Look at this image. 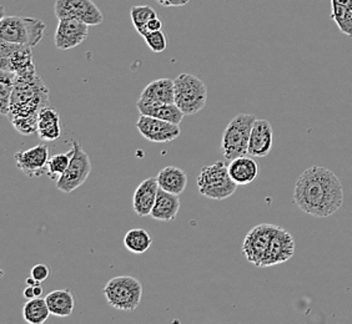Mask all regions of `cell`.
Wrapping results in <instances>:
<instances>
[{
	"instance_id": "cell-1",
	"label": "cell",
	"mask_w": 352,
	"mask_h": 324,
	"mask_svg": "<svg viewBox=\"0 0 352 324\" xmlns=\"http://www.w3.org/2000/svg\"><path fill=\"white\" fill-rule=\"evenodd\" d=\"M292 200L307 215L325 218L338 212L344 203L342 183L330 170L312 166L298 177Z\"/></svg>"
},
{
	"instance_id": "cell-2",
	"label": "cell",
	"mask_w": 352,
	"mask_h": 324,
	"mask_svg": "<svg viewBox=\"0 0 352 324\" xmlns=\"http://www.w3.org/2000/svg\"><path fill=\"white\" fill-rule=\"evenodd\" d=\"M50 105L49 89L41 76H16L8 119L21 135L38 132V116Z\"/></svg>"
},
{
	"instance_id": "cell-3",
	"label": "cell",
	"mask_w": 352,
	"mask_h": 324,
	"mask_svg": "<svg viewBox=\"0 0 352 324\" xmlns=\"http://www.w3.org/2000/svg\"><path fill=\"white\" fill-rule=\"evenodd\" d=\"M47 25L44 21L28 16H3L0 21V39L34 47L43 40Z\"/></svg>"
},
{
	"instance_id": "cell-4",
	"label": "cell",
	"mask_w": 352,
	"mask_h": 324,
	"mask_svg": "<svg viewBox=\"0 0 352 324\" xmlns=\"http://www.w3.org/2000/svg\"><path fill=\"white\" fill-rule=\"evenodd\" d=\"M237 185L229 174V165L217 161L204 166L197 176V189L200 195L211 200H225L235 194Z\"/></svg>"
},
{
	"instance_id": "cell-5",
	"label": "cell",
	"mask_w": 352,
	"mask_h": 324,
	"mask_svg": "<svg viewBox=\"0 0 352 324\" xmlns=\"http://www.w3.org/2000/svg\"><path fill=\"white\" fill-rule=\"evenodd\" d=\"M256 116L251 114H237L225 128L221 139V151L226 160L249 155V141L251 130Z\"/></svg>"
},
{
	"instance_id": "cell-6",
	"label": "cell",
	"mask_w": 352,
	"mask_h": 324,
	"mask_svg": "<svg viewBox=\"0 0 352 324\" xmlns=\"http://www.w3.org/2000/svg\"><path fill=\"white\" fill-rule=\"evenodd\" d=\"M175 104L185 115L200 113L208 102V89L195 75H177L174 80Z\"/></svg>"
},
{
	"instance_id": "cell-7",
	"label": "cell",
	"mask_w": 352,
	"mask_h": 324,
	"mask_svg": "<svg viewBox=\"0 0 352 324\" xmlns=\"http://www.w3.org/2000/svg\"><path fill=\"white\" fill-rule=\"evenodd\" d=\"M104 294L108 303L119 311H134L142 302V286L136 278L119 276L110 279Z\"/></svg>"
},
{
	"instance_id": "cell-8",
	"label": "cell",
	"mask_w": 352,
	"mask_h": 324,
	"mask_svg": "<svg viewBox=\"0 0 352 324\" xmlns=\"http://www.w3.org/2000/svg\"><path fill=\"white\" fill-rule=\"evenodd\" d=\"M91 172V161L88 154L82 149V143L73 140V155L68 169L56 180V189L70 194L79 189L88 180Z\"/></svg>"
},
{
	"instance_id": "cell-9",
	"label": "cell",
	"mask_w": 352,
	"mask_h": 324,
	"mask_svg": "<svg viewBox=\"0 0 352 324\" xmlns=\"http://www.w3.org/2000/svg\"><path fill=\"white\" fill-rule=\"evenodd\" d=\"M0 68L4 71H10L19 78L36 74L32 47L1 40Z\"/></svg>"
},
{
	"instance_id": "cell-10",
	"label": "cell",
	"mask_w": 352,
	"mask_h": 324,
	"mask_svg": "<svg viewBox=\"0 0 352 324\" xmlns=\"http://www.w3.org/2000/svg\"><path fill=\"white\" fill-rule=\"evenodd\" d=\"M276 224L261 223L249 231L245 237L241 251L250 264L261 267L265 256L270 247L271 240L278 230Z\"/></svg>"
},
{
	"instance_id": "cell-11",
	"label": "cell",
	"mask_w": 352,
	"mask_h": 324,
	"mask_svg": "<svg viewBox=\"0 0 352 324\" xmlns=\"http://www.w3.org/2000/svg\"><path fill=\"white\" fill-rule=\"evenodd\" d=\"M54 12L58 19L78 18L91 27L104 21L102 10L91 0H56Z\"/></svg>"
},
{
	"instance_id": "cell-12",
	"label": "cell",
	"mask_w": 352,
	"mask_h": 324,
	"mask_svg": "<svg viewBox=\"0 0 352 324\" xmlns=\"http://www.w3.org/2000/svg\"><path fill=\"white\" fill-rule=\"evenodd\" d=\"M136 128L146 140L156 143L173 141L182 134L179 125L148 115H140Z\"/></svg>"
},
{
	"instance_id": "cell-13",
	"label": "cell",
	"mask_w": 352,
	"mask_h": 324,
	"mask_svg": "<svg viewBox=\"0 0 352 324\" xmlns=\"http://www.w3.org/2000/svg\"><path fill=\"white\" fill-rule=\"evenodd\" d=\"M89 27L90 25L78 18L59 19L55 32V47L60 50H69L80 45L88 38Z\"/></svg>"
},
{
	"instance_id": "cell-14",
	"label": "cell",
	"mask_w": 352,
	"mask_h": 324,
	"mask_svg": "<svg viewBox=\"0 0 352 324\" xmlns=\"http://www.w3.org/2000/svg\"><path fill=\"white\" fill-rule=\"evenodd\" d=\"M14 159L18 169L30 178L47 174V162L50 160V155L47 145H36L32 149L18 151L14 155Z\"/></svg>"
},
{
	"instance_id": "cell-15",
	"label": "cell",
	"mask_w": 352,
	"mask_h": 324,
	"mask_svg": "<svg viewBox=\"0 0 352 324\" xmlns=\"http://www.w3.org/2000/svg\"><path fill=\"white\" fill-rule=\"evenodd\" d=\"M295 253V240L289 231L278 226L271 240L270 247L265 256L261 267H271L287 262Z\"/></svg>"
},
{
	"instance_id": "cell-16",
	"label": "cell",
	"mask_w": 352,
	"mask_h": 324,
	"mask_svg": "<svg viewBox=\"0 0 352 324\" xmlns=\"http://www.w3.org/2000/svg\"><path fill=\"white\" fill-rule=\"evenodd\" d=\"M274 143V130L269 121L256 119L251 130L248 154L255 157H265L270 154Z\"/></svg>"
},
{
	"instance_id": "cell-17",
	"label": "cell",
	"mask_w": 352,
	"mask_h": 324,
	"mask_svg": "<svg viewBox=\"0 0 352 324\" xmlns=\"http://www.w3.org/2000/svg\"><path fill=\"white\" fill-rule=\"evenodd\" d=\"M157 191L159 183L156 177H149L138 186L133 197V207L136 215L140 217L150 216L151 209L155 205Z\"/></svg>"
},
{
	"instance_id": "cell-18",
	"label": "cell",
	"mask_w": 352,
	"mask_h": 324,
	"mask_svg": "<svg viewBox=\"0 0 352 324\" xmlns=\"http://www.w3.org/2000/svg\"><path fill=\"white\" fill-rule=\"evenodd\" d=\"M136 108L139 110L140 115L151 116L164 121L173 122L176 125H180L185 116L183 111L176 106V104H157L138 100Z\"/></svg>"
},
{
	"instance_id": "cell-19",
	"label": "cell",
	"mask_w": 352,
	"mask_h": 324,
	"mask_svg": "<svg viewBox=\"0 0 352 324\" xmlns=\"http://www.w3.org/2000/svg\"><path fill=\"white\" fill-rule=\"evenodd\" d=\"M180 209V198L177 195L170 194L165 189H160L157 191L155 205L151 209L150 216L156 221H164L170 222L174 221Z\"/></svg>"
},
{
	"instance_id": "cell-20",
	"label": "cell",
	"mask_w": 352,
	"mask_h": 324,
	"mask_svg": "<svg viewBox=\"0 0 352 324\" xmlns=\"http://www.w3.org/2000/svg\"><path fill=\"white\" fill-rule=\"evenodd\" d=\"M139 100L157 104H175V89L174 80L171 79H159L151 81L142 90Z\"/></svg>"
},
{
	"instance_id": "cell-21",
	"label": "cell",
	"mask_w": 352,
	"mask_h": 324,
	"mask_svg": "<svg viewBox=\"0 0 352 324\" xmlns=\"http://www.w3.org/2000/svg\"><path fill=\"white\" fill-rule=\"evenodd\" d=\"M231 178L239 185L245 186L252 183L258 175V162L250 156H241L231 160L229 165Z\"/></svg>"
},
{
	"instance_id": "cell-22",
	"label": "cell",
	"mask_w": 352,
	"mask_h": 324,
	"mask_svg": "<svg viewBox=\"0 0 352 324\" xmlns=\"http://www.w3.org/2000/svg\"><path fill=\"white\" fill-rule=\"evenodd\" d=\"M38 135L45 141H55L61 136L60 115L56 110L47 106L38 116Z\"/></svg>"
},
{
	"instance_id": "cell-23",
	"label": "cell",
	"mask_w": 352,
	"mask_h": 324,
	"mask_svg": "<svg viewBox=\"0 0 352 324\" xmlns=\"http://www.w3.org/2000/svg\"><path fill=\"white\" fill-rule=\"evenodd\" d=\"M156 178L160 189H165L177 196L183 194L188 185V176L185 174V171L176 166H168L162 170Z\"/></svg>"
},
{
	"instance_id": "cell-24",
	"label": "cell",
	"mask_w": 352,
	"mask_h": 324,
	"mask_svg": "<svg viewBox=\"0 0 352 324\" xmlns=\"http://www.w3.org/2000/svg\"><path fill=\"white\" fill-rule=\"evenodd\" d=\"M49 311L56 317H69L74 311V296L72 290H53L45 297Z\"/></svg>"
},
{
	"instance_id": "cell-25",
	"label": "cell",
	"mask_w": 352,
	"mask_h": 324,
	"mask_svg": "<svg viewBox=\"0 0 352 324\" xmlns=\"http://www.w3.org/2000/svg\"><path fill=\"white\" fill-rule=\"evenodd\" d=\"M331 21L340 32L352 38V0H331Z\"/></svg>"
},
{
	"instance_id": "cell-26",
	"label": "cell",
	"mask_w": 352,
	"mask_h": 324,
	"mask_svg": "<svg viewBox=\"0 0 352 324\" xmlns=\"http://www.w3.org/2000/svg\"><path fill=\"white\" fill-rule=\"evenodd\" d=\"M50 314L47 301L41 297L28 299L23 308V318L29 324H43L47 322Z\"/></svg>"
},
{
	"instance_id": "cell-27",
	"label": "cell",
	"mask_w": 352,
	"mask_h": 324,
	"mask_svg": "<svg viewBox=\"0 0 352 324\" xmlns=\"http://www.w3.org/2000/svg\"><path fill=\"white\" fill-rule=\"evenodd\" d=\"M124 244L126 250L134 255H142L149 250L153 244V236L142 229H133L128 231L124 237Z\"/></svg>"
},
{
	"instance_id": "cell-28",
	"label": "cell",
	"mask_w": 352,
	"mask_h": 324,
	"mask_svg": "<svg viewBox=\"0 0 352 324\" xmlns=\"http://www.w3.org/2000/svg\"><path fill=\"white\" fill-rule=\"evenodd\" d=\"M15 80H16V75L13 73L4 71V70L0 71V110L4 116H8L9 114Z\"/></svg>"
},
{
	"instance_id": "cell-29",
	"label": "cell",
	"mask_w": 352,
	"mask_h": 324,
	"mask_svg": "<svg viewBox=\"0 0 352 324\" xmlns=\"http://www.w3.org/2000/svg\"><path fill=\"white\" fill-rule=\"evenodd\" d=\"M130 16L133 25L135 27L136 32L142 35V38L148 34L146 25L151 19L157 16L155 9L149 7V5H134L130 9Z\"/></svg>"
},
{
	"instance_id": "cell-30",
	"label": "cell",
	"mask_w": 352,
	"mask_h": 324,
	"mask_svg": "<svg viewBox=\"0 0 352 324\" xmlns=\"http://www.w3.org/2000/svg\"><path fill=\"white\" fill-rule=\"evenodd\" d=\"M72 155H73V149L65 154H56L52 156L47 162V176L56 181L68 169Z\"/></svg>"
},
{
	"instance_id": "cell-31",
	"label": "cell",
	"mask_w": 352,
	"mask_h": 324,
	"mask_svg": "<svg viewBox=\"0 0 352 324\" xmlns=\"http://www.w3.org/2000/svg\"><path fill=\"white\" fill-rule=\"evenodd\" d=\"M144 39L146 41L150 50L154 51V53H163L164 50L168 47L166 35H165L163 30L149 32L148 34L144 36Z\"/></svg>"
},
{
	"instance_id": "cell-32",
	"label": "cell",
	"mask_w": 352,
	"mask_h": 324,
	"mask_svg": "<svg viewBox=\"0 0 352 324\" xmlns=\"http://www.w3.org/2000/svg\"><path fill=\"white\" fill-rule=\"evenodd\" d=\"M30 276L34 277L36 281L43 282V281H45L50 276V270H49L47 264H35L34 267L32 268V275Z\"/></svg>"
},
{
	"instance_id": "cell-33",
	"label": "cell",
	"mask_w": 352,
	"mask_h": 324,
	"mask_svg": "<svg viewBox=\"0 0 352 324\" xmlns=\"http://www.w3.org/2000/svg\"><path fill=\"white\" fill-rule=\"evenodd\" d=\"M163 7H183L189 0H156Z\"/></svg>"
},
{
	"instance_id": "cell-34",
	"label": "cell",
	"mask_w": 352,
	"mask_h": 324,
	"mask_svg": "<svg viewBox=\"0 0 352 324\" xmlns=\"http://www.w3.org/2000/svg\"><path fill=\"white\" fill-rule=\"evenodd\" d=\"M146 30H148V33H149V32L163 30V21H160V19L156 16V18L151 19V21L148 23V25H146Z\"/></svg>"
},
{
	"instance_id": "cell-35",
	"label": "cell",
	"mask_w": 352,
	"mask_h": 324,
	"mask_svg": "<svg viewBox=\"0 0 352 324\" xmlns=\"http://www.w3.org/2000/svg\"><path fill=\"white\" fill-rule=\"evenodd\" d=\"M24 297L27 298V299H33V298H35L34 287L28 286L27 288L24 290Z\"/></svg>"
},
{
	"instance_id": "cell-36",
	"label": "cell",
	"mask_w": 352,
	"mask_h": 324,
	"mask_svg": "<svg viewBox=\"0 0 352 324\" xmlns=\"http://www.w3.org/2000/svg\"><path fill=\"white\" fill-rule=\"evenodd\" d=\"M34 293L35 297H41V294H43V287H41V284L34 286Z\"/></svg>"
},
{
	"instance_id": "cell-37",
	"label": "cell",
	"mask_w": 352,
	"mask_h": 324,
	"mask_svg": "<svg viewBox=\"0 0 352 324\" xmlns=\"http://www.w3.org/2000/svg\"><path fill=\"white\" fill-rule=\"evenodd\" d=\"M41 282H39V281H36L34 277H30L27 278V284L28 286H32V287H34V286H36V284H41Z\"/></svg>"
}]
</instances>
